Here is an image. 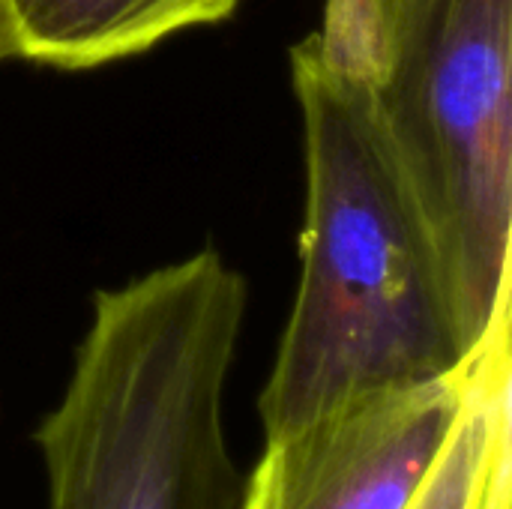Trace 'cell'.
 I'll return each mask as SVG.
<instances>
[{
	"mask_svg": "<svg viewBox=\"0 0 512 509\" xmlns=\"http://www.w3.org/2000/svg\"><path fill=\"white\" fill-rule=\"evenodd\" d=\"M288 57L303 117L306 219L297 297L258 402L264 438L345 399L435 381L474 357L372 87L336 69L312 33Z\"/></svg>",
	"mask_w": 512,
	"mask_h": 509,
	"instance_id": "1",
	"label": "cell"
},
{
	"mask_svg": "<svg viewBox=\"0 0 512 509\" xmlns=\"http://www.w3.org/2000/svg\"><path fill=\"white\" fill-rule=\"evenodd\" d=\"M249 288L213 246L93 297L36 444L48 509H240L225 384Z\"/></svg>",
	"mask_w": 512,
	"mask_h": 509,
	"instance_id": "2",
	"label": "cell"
},
{
	"mask_svg": "<svg viewBox=\"0 0 512 509\" xmlns=\"http://www.w3.org/2000/svg\"><path fill=\"white\" fill-rule=\"evenodd\" d=\"M372 99L477 351L510 309L512 0H429Z\"/></svg>",
	"mask_w": 512,
	"mask_h": 509,
	"instance_id": "3",
	"label": "cell"
},
{
	"mask_svg": "<svg viewBox=\"0 0 512 509\" xmlns=\"http://www.w3.org/2000/svg\"><path fill=\"white\" fill-rule=\"evenodd\" d=\"M468 369L345 399L267 438L240 509H405L459 414Z\"/></svg>",
	"mask_w": 512,
	"mask_h": 509,
	"instance_id": "4",
	"label": "cell"
},
{
	"mask_svg": "<svg viewBox=\"0 0 512 509\" xmlns=\"http://www.w3.org/2000/svg\"><path fill=\"white\" fill-rule=\"evenodd\" d=\"M240 0H3L18 57L54 69H93L162 39L219 24Z\"/></svg>",
	"mask_w": 512,
	"mask_h": 509,
	"instance_id": "5",
	"label": "cell"
},
{
	"mask_svg": "<svg viewBox=\"0 0 512 509\" xmlns=\"http://www.w3.org/2000/svg\"><path fill=\"white\" fill-rule=\"evenodd\" d=\"M510 309L471 357L459 414L405 509H510Z\"/></svg>",
	"mask_w": 512,
	"mask_h": 509,
	"instance_id": "6",
	"label": "cell"
},
{
	"mask_svg": "<svg viewBox=\"0 0 512 509\" xmlns=\"http://www.w3.org/2000/svg\"><path fill=\"white\" fill-rule=\"evenodd\" d=\"M429 0H324L312 33L321 54L351 78L375 87L402 54Z\"/></svg>",
	"mask_w": 512,
	"mask_h": 509,
	"instance_id": "7",
	"label": "cell"
},
{
	"mask_svg": "<svg viewBox=\"0 0 512 509\" xmlns=\"http://www.w3.org/2000/svg\"><path fill=\"white\" fill-rule=\"evenodd\" d=\"M15 57H18L15 33H12L9 15H6V9H3V0H0V63H3V60H15Z\"/></svg>",
	"mask_w": 512,
	"mask_h": 509,
	"instance_id": "8",
	"label": "cell"
}]
</instances>
